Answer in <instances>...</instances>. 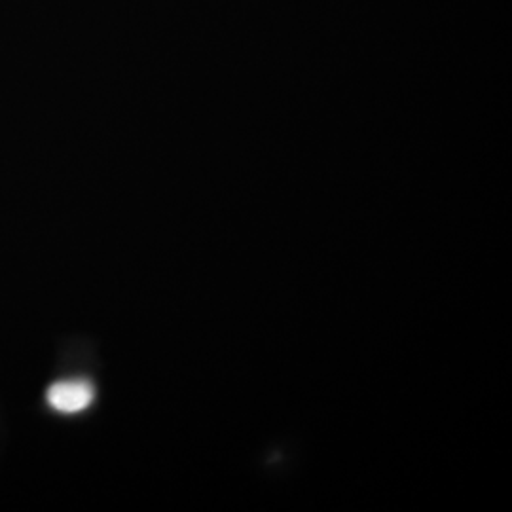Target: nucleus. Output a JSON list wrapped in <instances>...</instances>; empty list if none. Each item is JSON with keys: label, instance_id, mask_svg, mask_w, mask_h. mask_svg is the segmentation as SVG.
I'll use <instances>...</instances> for the list:
<instances>
[{"label": "nucleus", "instance_id": "1", "mask_svg": "<svg viewBox=\"0 0 512 512\" xmlns=\"http://www.w3.org/2000/svg\"><path fill=\"white\" fill-rule=\"evenodd\" d=\"M95 399V389L88 380H63L50 385L46 401L61 414H78L90 408Z\"/></svg>", "mask_w": 512, "mask_h": 512}]
</instances>
